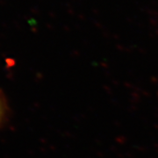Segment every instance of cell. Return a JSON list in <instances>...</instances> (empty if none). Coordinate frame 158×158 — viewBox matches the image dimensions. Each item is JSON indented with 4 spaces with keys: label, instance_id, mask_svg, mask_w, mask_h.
I'll return each instance as SVG.
<instances>
[{
    "label": "cell",
    "instance_id": "1",
    "mask_svg": "<svg viewBox=\"0 0 158 158\" xmlns=\"http://www.w3.org/2000/svg\"><path fill=\"white\" fill-rule=\"evenodd\" d=\"M6 115V104L3 97L0 95V125L2 124Z\"/></svg>",
    "mask_w": 158,
    "mask_h": 158
}]
</instances>
